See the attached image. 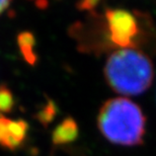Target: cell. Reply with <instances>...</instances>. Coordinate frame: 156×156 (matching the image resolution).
Wrapping results in <instances>:
<instances>
[{
    "label": "cell",
    "mask_w": 156,
    "mask_h": 156,
    "mask_svg": "<svg viewBox=\"0 0 156 156\" xmlns=\"http://www.w3.org/2000/svg\"><path fill=\"white\" fill-rule=\"evenodd\" d=\"M146 118L137 104L126 98L108 99L102 105L98 126L108 141L117 145L141 144L145 134Z\"/></svg>",
    "instance_id": "cell-1"
},
{
    "label": "cell",
    "mask_w": 156,
    "mask_h": 156,
    "mask_svg": "<svg viewBox=\"0 0 156 156\" xmlns=\"http://www.w3.org/2000/svg\"><path fill=\"white\" fill-rule=\"evenodd\" d=\"M153 66L147 56L134 48L120 49L108 58L105 76L112 88L125 95L141 94L153 80Z\"/></svg>",
    "instance_id": "cell-2"
},
{
    "label": "cell",
    "mask_w": 156,
    "mask_h": 156,
    "mask_svg": "<svg viewBox=\"0 0 156 156\" xmlns=\"http://www.w3.org/2000/svg\"><path fill=\"white\" fill-rule=\"evenodd\" d=\"M108 38L121 49L132 48L138 36V21L124 9H108L105 12Z\"/></svg>",
    "instance_id": "cell-3"
},
{
    "label": "cell",
    "mask_w": 156,
    "mask_h": 156,
    "mask_svg": "<svg viewBox=\"0 0 156 156\" xmlns=\"http://www.w3.org/2000/svg\"><path fill=\"white\" fill-rule=\"evenodd\" d=\"M30 126L24 120H11L0 114V146L15 150L23 145Z\"/></svg>",
    "instance_id": "cell-4"
},
{
    "label": "cell",
    "mask_w": 156,
    "mask_h": 156,
    "mask_svg": "<svg viewBox=\"0 0 156 156\" xmlns=\"http://www.w3.org/2000/svg\"><path fill=\"white\" fill-rule=\"evenodd\" d=\"M79 134L77 123L73 118H66L63 120L52 134V142L55 146H63L75 141Z\"/></svg>",
    "instance_id": "cell-5"
},
{
    "label": "cell",
    "mask_w": 156,
    "mask_h": 156,
    "mask_svg": "<svg viewBox=\"0 0 156 156\" xmlns=\"http://www.w3.org/2000/svg\"><path fill=\"white\" fill-rule=\"evenodd\" d=\"M17 45L20 51L27 63L34 66L38 60V55L35 52L36 38L30 32H21L17 36Z\"/></svg>",
    "instance_id": "cell-6"
},
{
    "label": "cell",
    "mask_w": 156,
    "mask_h": 156,
    "mask_svg": "<svg viewBox=\"0 0 156 156\" xmlns=\"http://www.w3.org/2000/svg\"><path fill=\"white\" fill-rule=\"evenodd\" d=\"M15 98L9 87L5 84H0V114H8L13 110Z\"/></svg>",
    "instance_id": "cell-7"
},
{
    "label": "cell",
    "mask_w": 156,
    "mask_h": 156,
    "mask_svg": "<svg viewBox=\"0 0 156 156\" xmlns=\"http://www.w3.org/2000/svg\"><path fill=\"white\" fill-rule=\"evenodd\" d=\"M57 113L58 108L56 104L52 99H48L47 104L44 105V108L37 115V118H38L41 124H43L44 126H47L54 120V118L57 116Z\"/></svg>",
    "instance_id": "cell-8"
},
{
    "label": "cell",
    "mask_w": 156,
    "mask_h": 156,
    "mask_svg": "<svg viewBox=\"0 0 156 156\" xmlns=\"http://www.w3.org/2000/svg\"><path fill=\"white\" fill-rule=\"evenodd\" d=\"M98 4V2L95 1H84L78 4V7L81 10H91L92 8H94V6Z\"/></svg>",
    "instance_id": "cell-9"
},
{
    "label": "cell",
    "mask_w": 156,
    "mask_h": 156,
    "mask_svg": "<svg viewBox=\"0 0 156 156\" xmlns=\"http://www.w3.org/2000/svg\"><path fill=\"white\" fill-rule=\"evenodd\" d=\"M10 1H5V0H0V14H2L6 9L10 5Z\"/></svg>",
    "instance_id": "cell-10"
}]
</instances>
